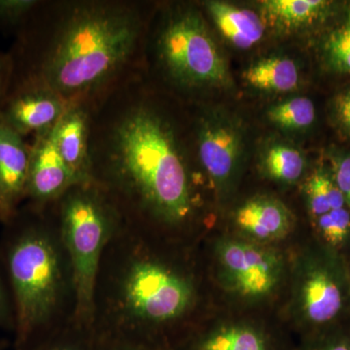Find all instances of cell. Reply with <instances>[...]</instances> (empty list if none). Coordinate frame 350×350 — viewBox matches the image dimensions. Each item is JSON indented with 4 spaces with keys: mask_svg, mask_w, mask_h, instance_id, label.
I'll list each match as a JSON object with an SVG mask.
<instances>
[{
    "mask_svg": "<svg viewBox=\"0 0 350 350\" xmlns=\"http://www.w3.org/2000/svg\"><path fill=\"white\" fill-rule=\"evenodd\" d=\"M334 113L338 124L350 133V90L335 98Z\"/></svg>",
    "mask_w": 350,
    "mask_h": 350,
    "instance_id": "31",
    "label": "cell"
},
{
    "mask_svg": "<svg viewBox=\"0 0 350 350\" xmlns=\"http://www.w3.org/2000/svg\"><path fill=\"white\" fill-rule=\"evenodd\" d=\"M92 332L73 320L42 342L27 350H91Z\"/></svg>",
    "mask_w": 350,
    "mask_h": 350,
    "instance_id": "23",
    "label": "cell"
},
{
    "mask_svg": "<svg viewBox=\"0 0 350 350\" xmlns=\"http://www.w3.org/2000/svg\"><path fill=\"white\" fill-rule=\"evenodd\" d=\"M91 350H161L142 344L133 338L109 333V332H92Z\"/></svg>",
    "mask_w": 350,
    "mask_h": 350,
    "instance_id": "26",
    "label": "cell"
},
{
    "mask_svg": "<svg viewBox=\"0 0 350 350\" xmlns=\"http://www.w3.org/2000/svg\"><path fill=\"white\" fill-rule=\"evenodd\" d=\"M197 162L219 194L234 187L245 157L243 122L217 107H202L193 118Z\"/></svg>",
    "mask_w": 350,
    "mask_h": 350,
    "instance_id": "7",
    "label": "cell"
},
{
    "mask_svg": "<svg viewBox=\"0 0 350 350\" xmlns=\"http://www.w3.org/2000/svg\"><path fill=\"white\" fill-rule=\"evenodd\" d=\"M300 350H350V334L325 332L308 338Z\"/></svg>",
    "mask_w": 350,
    "mask_h": 350,
    "instance_id": "27",
    "label": "cell"
},
{
    "mask_svg": "<svg viewBox=\"0 0 350 350\" xmlns=\"http://www.w3.org/2000/svg\"><path fill=\"white\" fill-rule=\"evenodd\" d=\"M202 6L221 36L236 49L255 47L268 31L258 11L217 0L204 2Z\"/></svg>",
    "mask_w": 350,
    "mask_h": 350,
    "instance_id": "15",
    "label": "cell"
},
{
    "mask_svg": "<svg viewBox=\"0 0 350 350\" xmlns=\"http://www.w3.org/2000/svg\"><path fill=\"white\" fill-rule=\"evenodd\" d=\"M13 61L9 52L0 53V107L5 100L13 78Z\"/></svg>",
    "mask_w": 350,
    "mask_h": 350,
    "instance_id": "30",
    "label": "cell"
},
{
    "mask_svg": "<svg viewBox=\"0 0 350 350\" xmlns=\"http://www.w3.org/2000/svg\"><path fill=\"white\" fill-rule=\"evenodd\" d=\"M31 144L0 116V200L12 215L27 197Z\"/></svg>",
    "mask_w": 350,
    "mask_h": 350,
    "instance_id": "12",
    "label": "cell"
},
{
    "mask_svg": "<svg viewBox=\"0 0 350 350\" xmlns=\"http://www.w3.org/2000/svg\"><path fill=\"white\" fill-rule=\"evenodd\" d=\"M10 216L11 214L7 211L5 207L2 204L1 200H0V224H3Z\"/></svg>",
    "mask_w": 350,
    "mask_h": 350,
    "instance_id": "32",
    "label": "cell"
},
{
    "mask_svg": "<svg viewBox=\"0 0 350 350\" xmlns=\"http://www.w3.org/2000/svg\"><path fill=\"white\" fill-rule=\"evenodd\" d=\"M321 238L333 247H338L349 239L350 213L347 207L335 209L313 220Z\"/></svg>",
    "mask_w": 350,
    "mask_h": 350,
    "instance_id": "24",
    "label": "cell"
},
{
    "mask_svg": "<svg viewBox=\"0 0 350 350\" xmlns=\"http://www.w3.org/2000/svg\"><path fill=\"white\" fill-rule=\"evenodd\" d=\"M332 174L344 196L347 206L350 207V155L340 157L335 161Z\"/></svg>",
    "mask_w": 350,
    "mask_h": 350,
    "instance_id": "29",
    "label": "cell"
},
{
    "mask_svg": "<svg viewBox=\"0 0 350 350\" xmlns=\"http://www.w3.org/2000/svg\"><path fill=\"white\" fill-rule=\"evenodd\" d=\"M315 107L306 96H295L271 105L267 118L273 125L286 131H303L315 121Z\"/></svg>",
    "mask_w": 350,
    "mask_h": 350,
    "instance_id": "21",
    "label": "cell"
},
{
    "mask_svg": "<svg viewBox=\"0 0 350 350\" xmlns=\"http://www.w3.org/2000/svg\"><path fill=\"white\" fill-rule=\"evenodd\" d=\"M92 101L71 103L54 128L57 151L76 182L89 180Z\"/></svg>",
    "mask_w": 350,
    "mask_h": 350,
    "instance_id": "13",
    "label": "cell"
},
{
    "mask_svg": "<svg viewBox=\"0 0 350 350\" xmlns=\"http://www.w3.org/2000/svg\"><path fill=\"white\" fill-rule=\"evenodd\" d=\"M170 350H278L262 331L246 324H231L187 336Z\"/></svg>",
    "mask_w": 350,
    "mask_h": 350,
    "instance_id": "17",
    "label": "cell"
},
{
    "mask_svg": "<svg viewBox=\"0 0 350 350\" xmlns=\"http://www.w3.org/2000/svg\"><path fill=\"white\" fill-rule=\"evenodd\" d=\"M304 192L312 220L347 206L344 196L334 180L333 174L325 170L319 169L313 172L306 182Z\"/></svg>",
    "mask_w": 350,
    "mask_h": 350,
    "instance_id": "20",
    "label": "cell"
},
{
    "mask_svg": "<svg viewBox=\"0 0 350 350\" xmlns=\"http://www.w3.org/2000/svg\"><path fill=\"white\" fill-rule=\"evenodd\" d=\"M331 2L324 0H264L258 12L268 29L278 36H293L317 24L325 15Z\"/></svg>",
    "mask_w": 350,
    "mask_h": 350,
    "instance_id": "16",
    "label": "cell"
},
{
    "mask_svg": "<svg viewBox=\"0 0 350 350\" xmlns=\"http://www.w3.org/2000/svg\"><path fill=\"white\" fill-rule=\"evenodd\" d=\"M46 208L56 223L72 265L75 321L93 330L94 285L101 256L123 222L107 197L90 180L75 182Z\"/></svg>",
    "mask_w": 350,
    "mask_h": 350,
    "instance_id": "6",
    "label": "cell"
},
{
    "mask_svg": "<svg viewBox=\"0 0 350 350\" xmlns=\"http://www.w3.org/2000/svg\"><path fill=\"white\" fill-rule=\"evenodd\" d=\"M40 0H0V31L17 34Z\"/></svg>",
    "mask_w": 350,
    "mask_h": 350,
    "instance_id": "25",
    "label": "cell"
},
{
    "mask_svg": "<svg viewBox=\"0 0 350 350\" xmlns=\"http://www.w3.org/2000/svg\"><path fill=\"white\" fill-rule=\"evenodd\" d=\"M158 98L142 70L92 100L89 180L126 227L172 236L192 226L199 200L187 142Z\"/></svg>",
    "mask_w": 350,
    "mask_h": 350,
    "instance_id": "1",
    "label": "cell"
},
{
    "mask_svg": "<svg viewBox=\"0 0 350 350\" xmlns=\"http://www.w3.org/2000/svg\"><path fill=\"white\" fill-rule=\"evenodd\" d=\"M2 225L0 260L15 312L12 350H27L75 320L72 265L46 207L24 204Z\"/></svg>",
    "mask_w": 350,
    "mask_h": 350,
    "instance_id": "4",
    "label": "cell"
},
{
    "mask_svg": "<svg viewBox=\"0 0 350 350\" xmlns=\"http://www.w3.org/2000/svg\"><path fill=\"white\" fill-rule=\"evenodd\" d=\"M75 182L57 151L54 129L34 135L25 204L34 208H45Z\"/></svg>",
    "mask_w": 350,
    "mask_h": 350,
    "instance_id": "11",
    "label": "cell"
},
{
    "mask_svg": "<svg viewBox=\"0 0 350 350\" xmlns=\"http://www.w3.org/2000/svg\"><path fill=\"white\" fill-rule=\"evenodd\" d=\"M234 220L244 234L262 243L284 238L293 227L289 208L271 196L246 200L237 211Z\"/></svg>",
    "mask_w": 350,
    "mask_h": 350,
    "instance_id": "14",
    "label": "cell"
},
{
    "mask_svg": "<svg viewBox=\"0 0 350 350\" xmlns=\"http://www.w3.org/2000/svg\"><path fill=\"white\" fill-rule=\"evenodd\" d=\"M68 105L59 94L43 85L12 83L0 107V116L23 137H34L54 129Z\"/></svg>",
    "mask_w": 350,
    "mask_h": 350,
    "instance_id": "10",
    "label": "cell"
},
{
    "mask_svg": "<svg viewBox=\"0 0 350 350\" xmlns=\"http://www.w3.org/2000/svg\"><path fill=\"white\" fill-rule=\"evenodd\" d=\"M0 329L12 334L15 329V312H14L12 295L7 282L1 260H0Z\"/></svg>",
    "mask_w": 350,
    "mask_h": 350,
    "instance_id": "28",
    "label": "cell"
},
{
    "mask_svg": "<svg viewBox=\"0 0 350 350\" xmlns=\"http://www.w3.org/2000/svg\"><path fill=\"white\" fill-rule=\"evenodd\" d=\"M244 81L253 89L269 94H287L296 91L301 83L298 64L291 57H262L243 71Z\"/></svg>",
    "mask_w": 350,
    "mask_h": 350,
    "instance_id": "18",
    "label": "cell"
},
{
    "mask_svg": "<svg viewBox=\"0 0 350 350\" xmlns=\"http://www.w3.org/2000/svg\"><path fill=\"white\" fill-rule=\"evenodd\" d=\"M157 238L122 223L108 241L94 285L93 330L170 350L194 312L198 288L185 266L158 250Z\"/></svg>",
    "mask_w": 350,
    "mask_h": 350,
    "instance_id": "3",
    "label": "cell"
},
{
    "mask_svg": "<svg viewBox=\"0 0 350 350\" xmlns=\"http://www.w3.org/2000/svg\"><path fill=\"white\" fill-rule=\"evenodd\" d=\"M261 167L271 180L292 185L300 181L305 174L306 159L298 147L287 142H275L262 153Z\"/></svg>",
    "mask_w": 350,
    "mask_h": 350,
    "instance_id": "19",
    "label": "cell"
},
{
    "mask_svg": "<svg viewBox=\"0 0 350 350\" xmlns=\"http://www.w3.org/2000/svg\"><path fill=\"white\" fill-rule=\"evenodd\" d=\"M156 7L138 0H40L9 51L12 83L43 85L68 105L96 100L144 69Z\"/></svg>",
    "mask_w": 350,
    "mask_h": 350,
    "instance_id": "2",
    "label": "cell"
},
{
    "mask_svg": "<svg viewBox=\"0 0 350 350\" xmlns=\"http://www.w3.org/2000/svg\"><path fill=\"white\" fill-rule=\"evenodd\" d=\"M349 285L344 267L335 257L319 253L304 261L297 280L295 301L306 328L328 332L349 303ZM313 337V336H312Z\"/></svg>",
    "mask_w": 350,
    "mask_h": 350,
    "instance_id": "8",
    "label": "cell"
},
{
    "mask_svg": "<svg viewBox=\"0 0 350 350\" xmlns=\"http://www.w3.org/2000/svg\"><path fill=\"white\" fill-rule=\"evenodd\" d=\"M0 350H12V342L6 338H0Z\"/></svg>",
    "mask_w": 350,
    "mask_h": 350,
    "instance_id": "33",
    "label": "cell"
},
{
    "mask_svg": "<svg viewBox=\"0 0 350 350\" xmlns=\"http://www.w3.org/2000/svg\"><path fill=\"white\" fill-rule=\"evenodd\" d=\"M226 284L244 298L258 299L275 290L282 262L275 251L253 241L225 239L216 247Z\"/></svg>",
    "mask_w": 350,
    "mask_h": 350,
    "instance_id": "9",
    "label": "cell"
},
{
    "mask_svg": "<svg viewBox=\"0 0 350 350\" xmlns=\"http://www.w3.org/2000/svg\"><path fill=\"white\" fill-rule=\"evenodd\" d=\"M327 66L340 73H350V11L342 24L330 32L323 46Z\"/></svg>",
    "mask_w": 350,
    "mask_h": 350,
    "instance_id": "22",
    "label": "cell"
},
{
    "mask_svg": "<svg viewBox=\"0 0 350 350\" xmlns=\"http://www.w3.org/2000/svg\"><path fill=\"white\" fill-rule=\"evenodd\" d=\"M144 72L177 94H195L232 85L227 59L195 4L156 7L145 40Z\"/></svg>",
    "mask_w": 350,
    "mask_h": 350,
    "instance_id": "5",
    "label": "cell"
}]
</instances>
